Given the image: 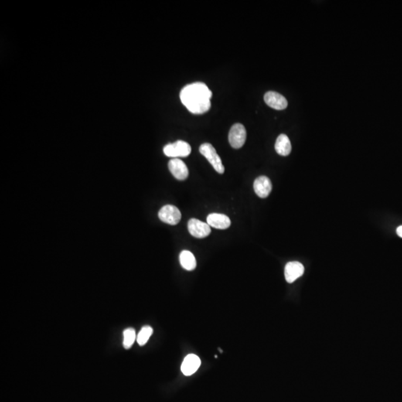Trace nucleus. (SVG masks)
<instances>
[{
  "label": "nucleus",
  "mask_w": 402,
  "mask_h": 402,
  "mask_svg": "<svg viewBox=\"0 0 402 402\" xmlns=\"http://www.w3.org/2000/svg\"><path fill=\"white\" fill-rule=\"evenodd\" d=\"M207 223L212 227L219 229H226L231 225V221L223 214L212 213L208 215Z\"/></svg>",
  "instance_id": "obj_12"
},
{
  "label": "nucleus",
  "mask_w": 402,
  "mask_h": 402,
  "mask_svg": "<svg viewBox=\"0 0 402 402\" xmlns=\"http://www.w3.org/2000/svg\"><path fill=\"white\" fill-rule=\"evenodd\" d=\"M275 149L277 154L281 156L289 155L291 152V144L288 136L280 134L275 143Z\"/></svg>",
  "instance_id": "obj_13"
},
{
  "label": "nucleus",
  "mask_w": 402,
  "mask_h": 402,
  "mask_svg": "<svg viewBox=\"0 0 402 402\" xmlns=\"http://www.w3.org/2000/svg\"><path fill=\"white\" fill-rule=\"evenodd\" d=\"M164 154L167 157L172 158L178 157H187L190 155L192 148L186 141L178 140L175 143H171L165 145L163 148Z\"/></svg>",
  "instance_id": "obj_3"
},
{
  "label": "nucleus",
  "mask_w": 402,
  "mask_h": 402,
  "mask_svg": "<svg viewBox=\"0 0 402 402\" xmlns=\"http://www.w3.org/2000/svg\"><path fill=\"white\" fill-rule=\"evenodd\" d=\"M305 268L299 261H291L284 267V277L288 283H293L303 275Z\"/></svg>",
  "instance_id": "obj_9"
},
{
  "label": "nucleus",
  "mask_w": 402,
  "mask_h": 402,
  "mask_svg": "<svg viewBox=\"0 0 402 402\" xmlns=\"http://www.w3.org/2000/svg\"><path fill=\"white\" fill-rule=\"evenodd\" d=\"M158 216L162 222L170 225H177L181 220V211L172 205H166L162 207Z\"/></svg>",
  "instance_id": "obj_5"
},
{
  "label": "nucleus",
  "mask_w": 402,
  "mask_h": 402,
  "mask_svg": "<svg viewBox=\"0 0 402 402\" xmlns=\"http://www.w3.org/2000/svg\"><path fill=\"white\" fill-rule=\"evenodd\" d=\"M168 168L177 180L185 181L189 177V169L183 161L178 158H173L168 162Z\"/></svg>",
  "instance_id": "obj_7"
},
{
  "label": "nucleus",
  "mask_w": 402,
  "mask_h": 402,
  "mask_svg": "<svg viewBox=\"0 0 402 402\" xmlns=\"http://www.w3.org/2000/svg\"><path fill=\"white\" fill-rule=\"evenodd\" d=\"M199 150L201 154L206 157L209 163L213 166V168H215V171H217L218 173H224L225 168L223 163H222L219 154L216 152V150L211 144L204 143V144L200 146Z\"/></svg>",
  "instance_id": "obj_2"
},
{
  "label": "nucleus",
  "mask_w": 402,
  "mask_h": 402,
  "mask_svg": "<svg viewBox=\"0 0 402 402\" xmlns=\"http://www.w3.org/2000/svg\"><path fill=\"white\" fill-rule=\"evenodd\" d=\"M180 262L185 270L192 271L196 268L197 262L195 256L189 250H183L180 255Z\"/></svg>",
  "instance_id": "obj_14"
},
{
  "label": "nucleus",
  "mask_w": 402,
  "mask_h": 402,
  "mask_svg": "<svg viewBox=\"0 0 402 402\" xmlns=\"http://www.w3.org/2000/svg\"><path fill=\"white\" fill-rule=\"evenodd\" d=\"M153 328L149 325L143 326L137 335V341L140 346H144L148 342L153 334Z\"/></svg>",
  "instance_id": "obj_16"
},
{
  "label": "nucleus",
  "mask_w": 402,
  "mask_h": 402,
  "mask_svg": "<svg viewBox=\"0 0 402 402\" xmlns=\"http://www.w3.org/2000/svg\"><path fill=\"white\" fill-rule=\"evenodd\" d=\"M123 336H124L123 346H124V349H131L137 338L136 336L135 330L132 328H127L123 332Z\"/></svg>",
  "instance_id": "obj_15"
},
{
  "label": "nucleus",
  "mask_w": 402,
  "mask_h": 402,
  "mask_svg": "<svg viewBox=\"0 0 402 402\" xmlns=\"http://www.w3.org/2000/svg\"><path fill=\"white\" fill-rule=\"evenodd\" d=\"M264 101L269 107L277 110H282L288 107V100L282 95L277 92L269 91L264 95Z\"/></svg>",
  "instance_id": "obj_8"
},
{
  "label": "nucleus",
  "mask_w": 402,
  "mask_h": 402,
  "mask_svg": "<svg viewBox=\"0 0 402 402\" xmlns=\"http://www.w3.org/2000/svg\"><path fill=\"white\" fill-rule=\"evenodd\" d=\"M396 233H397L398 236H399V237L402 238V226H399V227L397 228Z\"/></svg>",
  "instance_id": "obj_17"
},
{
  "label": "nucleus",
  "mask_w": 402,
  "mask_h": 402,
  "mask_svg": "<svg viewBox=\"0 0 402 402\" xmlns=\"http://www.w3.org/2000/svg\"><path fill=\"white\" fill-rule=\"evenodd\" d=\"M212 96V91L201 82L185 86L180 94L182 104L194 114H203L209 111Z\"/></svg>",
  "instance_id": "obj_1"
},
{
  "label": "nucleus",
  "mask_w": 402,
  "mask_h": 402,
  "mask_svg": "<svg viewBox=\"0 0 402 402\" xmlns=\"http://www.w3.org/2000/svg\"><path fill=\"white\" fill-rule=\"evenodd\" d=\"M247 139L245 127L240 123H236L232 126L229 133V142L233 148H241Z\"/></svg>",
  "instance_id": "obj_4"
},
{
  "label": "nucleus",
  "mask_w": 402,
  "mask_h": 402,
  "mask_svg": "<svg viewBox=\"0 0 402 402\" xmlns=\"http://www.w3.org/2000/svg\"><path fill=\"white\" fill-rule=\"evenodd\" d=\"M253 188L256 195L260 198H267L272 191L271 181L267 177H259L254 181Z\"/></svg>",
  "instance_id": "obj_11"
},
{
  "label": "nucleus",
  "mask_w": 402,
  "mask_h": 402,
  "mask_svg": "<svg viewBox=\"0 0 402 402\" xmlns=\"http://www.w3.org/2000/svg\"><path fill=\"white\" fill-rule=\"evenodd\" d=\"M201 362L199 357L194 354H190L185 357L182 365H181V371L182 374L185 376H190L197 372L200 366H201Z\"/></svg>",
  "instance_id": "obj_10"
},
{
  "label": "nucleus",
  "mask_w": 402,
  "mask_h": 402,
  "mask_svg": "<svg viewBox=\"0 0 402 402\" xmlns=\"http://www.w3.org/2000/svg\"><path fill=\"white\" fill-rule=\"evenodd\" d=\"M188 229L193 237L203 239L211 233V226L208 223L196 219H192L188 222Z\"/></svg>",
  "instance_id": "obj_6"
}]
</instances>
